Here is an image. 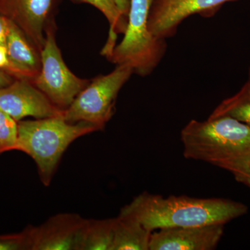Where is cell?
<instances>
[{"label":"cell","mask_w":250,"mask_h":250,"mask_svg":"<svg viewBox=\"0 0 250 250\" xmlns=\"http://www.w3.org/2000/svg\"><path fill=\"white\" fill-rule=\"evenodd\" d=\"M100 130L86 122L68 123L62 116L21 121L18 122L16 150L34 159L41 182L48 187L68 146L79 138Z\"/></svg>","instance_id":"3"},{"label":"cell","mask_w":250,"mask_h":250,"mask_svg":"<svg viewBox=\"0 0 250 250\" xmlns=\"http://www.w3.org/2000/svg\"><path fill=\"white\" fill-rule=\"evenodd\" d=\"M228 116L250 126V83L246 82L233 96L224 100L209 116Z\"/></svg>","instance_id":"16"},{"label":"cell","mask_w":250,"mask_h":250,"mask_svg":"<svg viewBox=\"0 0 250 250\" xmlns=\"http://www.w3.org/2000/svg\"><path fill=\"white\" fill-rule=\"evenodd\" d=\"M249 82L250 83V70H249Z\"/></svg>","instance_id":"24"},{"label":"cell","mask_w":250,"mask_h":250,"mask_svg":"<svg viewBox=\"0 0 250 250\" xmlns=\"http://www.w3.org/2000/svg\"><path fill=\"white\" fill-rule=\"evenodd\" d=\"M31 226L20 233L0 235V250H31Z\"/></svg>","instance_id":"18"},{"label":"cell","mask_w":250,"mask_h":250,"mask_svg":"<svg viewBox=\"0 0 250 250\" xmlns=\"http://www.w3.org/2000/svg\"><path fill=\"white\" fill-rule=\"evenodd\" d=\"M1 153H3L2 149H1V146H0V154H1Z\"/></svg>","instance_id":"23"},{"label":"cell","mask_w":250,"mask_h":250,"mask_svg":"<svg viewBox=\"0 0 250 250\" xmlns=\"http://www.w3.org/2000/svg\"><path fill=\"white\" fill-rule=\"evenodd\" d=\"M154 0H130L128 24L124 38L116 45L108 60L126 65L140 76L151 75L167 50L166 39L153 35L148 27V17Z\"/></svg>","instance_id":"4"},{"label":"cell","mask_w":250,"mask_h":250,"mask_svg":"<svg viewBox=\"0 0 250 250\" xmlns=\"http://www.w3.org/2000/svg\"><path fill=\"white\" fill-rule=\"evenodd\" d=\"M85 220L75 213H62L41 226H31V250H76Z\"/></svg>","instance_id":"11"},{"label":"cell","mask_w":250,"mask_h":250,"mask_svg":"<svg viewBox=\"0 0 250 250\" xmlns=\"http://www.w3.org/2000/svg\"><path fill=\"white\" fill-rule=\"evenodd\" d=\"M0 69L11 74V64L8 57L7 51L6 47L3 45H0Z\"/></svg>","instance_id":"19"},{"label":"cell","mask_w":250,"mask_h":250,"mask_svg":"<svg viewBox=\"0 0 250 250\" xmlns=\"http://www.w3.org/2000/svg\"><path fill=\"white\" fill-rule=\"evenodd\" d=\"M237 0H154L148 17V27L159 39L172 37L181 23L192 15L209 18L224 4Z\"/></svg>","instance_id":"7"},{"label":"cell","mask_w":250,"mask_h":250,"mask_svg":"<svg viewBox=\"0 0 250 250\" xmlns=\"http://www.w3.org/2000/svg\"><path fill=\"white\" fill-rule=\"evenodd\" d=\"M7 33V18L0 14V45H6Z\"/></svg>","instance_id":"20"},{"label":"cell","mask_w":250,"mask_h":250,"mask_svg":"<svg viewBox=\"0 0 250 250\" xmlns=\"http://www.w3.org/2000/svg\"><path fill=\"white\" fill-rule=\"evenodd\" d=\"M116 1L122 14L128 18L130 8V0H116Z\"/></svg>","instance_id":"22"},{"label":"cell","mask_w":250,"mask_h":250,"mask_svg":"<svg viewBox=\"0 0 250 250\" xmlns=\"http://www.w3.org/2000/svg\"><path fill=\"white\" fill-rule=\"evenodd\" d=\"M111 250H149L152 231L131 217L119 214L114 218Z\"/></svg>","instance_id":"13"},{"label":"cell","mask_w":250,"mask_h":250,"mask_svg":"<svg viewBox=\"0 0 250 250\" xmlns=\"http://www.w3.org/2000/svg\"><path fill=\"white\" fill-rule=\"evenodd\" d=\"M132 74L131 67L118 65L108 75L96 77L64 111L62 118L68 123L86 122L103 129L116 111L120 90Z\"/></svg>","instance_id":"5"},{"label":"cell","mask_w":250,"mask_h":250,"mask_svg":"<svg viewBox=\"0 0 250 250\" xmlns=\"http://www.w3.org/2000/svg\"><path fill=\"white\" fill-rule=\"evenodd\" d=\"M184 157L202 161L232 174L250 188V126L228 116L192 120L182 129Z\"/></svg>","instance_id":"1"},{"label":"cell","mask_w":250,"mask_h":250,"mask_svg":"<svg viewBox=\"0 0 250 250\" xmlns=\"http://www.w3.org/2000/svg\"><path fill=\"white\" fill-rule=\"evenodd\" d=\"M41 57L40 73L32 83L55 106L65 111L90 82L75 76L69 70L57 45L53 25L47 24L46 27Z\"/></svg>","instance_id":"6"},{"label":"cell","mask_w":250,"mask_h":250,"mask_svg":"<svg viewBox=\"0 0 250 250\" xmlns=\"http://www.w3.org/2000/svg\"><path fill=\"white\" fill-rule=\"evenodd\" d=\"M16 80V78H15L9 72L0 69V88L8 86V85L12 83Z\"/></svg>","instance_id":"21"},{"label":"cell","mask_w":250,"mask_h":250,"mask_svg":"<svg viewBox=\"0 0 250 250\" xmlns=\"http://www.w3.org/2000/svg\"><path fill=\"white\" fill-rule=\"evenodd\" d=\"M18 122L0 108V146L3 153L16 150Z\"/></svg>","instance_id":"17"},{"label":"cell","mask_w":250,"mask_h":250,"mask_svg":"<svg viewBox=\"0 0 250 250\" xmlns=\"http://www.w3.org/2000/svg\"><path fill=\"white\" fill-rule=\"evenodd\" d=\"M225 225L161 229L152 231L149 250H213L223 236Z\"/></svg>","instance_id":"9"},{"label":"cell","mask_w":250,"mask_h":250,"mask_svg":"<svg viewBox=\"0 0 250 250\" xmlns=\"http://www.w3.org/2000/svg\"><path fill=\"white\" fill-rule=\"evenodd\" d=\"M6 51L11 64V73L16 79L31 82L40 73L41 52L17 24L7 18Z\"/></svg>","instance_id":"12"},{"label":"cell","mask_w":250,"mask_h":250,"mask_svg":"<svg viewBox=\"0 0 250 250\" xmlns=\"http://www.w3.org/2000/svg\"><path fill=\"white\" fill-rule=\"evenodd\" d=\"M248 207L224 198H195L182 195L165 197L143 192L120 214L131 217L151 231L229 223L246 215Z\"/></svg>","instance_id":"2"},{"label":"cell","mask_w":250,"mask_h":250,"mask_svg":"<svg viewBox=\"0 0 250 250\" xmlns=\"http://www.w3.org/2000/svg\"><path fill=\"white\" fill-rule=\"evenodd\" d=\"M0 108L17 122L26 117L42 119L62 116L64 112L26 79H16L0 88Z\"/></svg>","instance_id":"8"},{"label":"cell","mask_w":250,"mask_h":250,"mask_svg":"<svg viewBox=\"0 0 250 250\" xmlns=\"http://www.w3.org/2000/svg\"><path fill=\"white\" fill-rule=\"evenodd\" d=\"M114 218L86 220L81 229L76 250H111Z\"/></svg>","instance_id":"14"},{"label":"cell","mask_w":250,"mask_h":250,"mask_svg":"<svg viewBox=\"0 0 250 250\" xmlns=\"http://www.w3.org/2000/svg\"><path fill=\"white\" fill-rule=\"evenodd\" d=\"M57 0H0V14L14 21L41 52L46 24Z\"/></svg>","instance_id":"10"},{"label":"cell","mask_w":250,"mask_h":250,"mask_svg":"<svg viewBox=\"0 0 250 250\" xmlns=\"http://www.w3.org/2000/svg\"><path fill=\"white\" fill-rule=\"evenodd\" d=\"M88 3L95 6L103 13L110 25L109 36L107 42L103 49V54L108 58L116 45L117 36L124 34L127 27L128 18L120 11L116 0H76Z\"/></svg>","instance_id":"15"}]
</instances>
